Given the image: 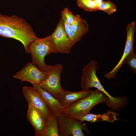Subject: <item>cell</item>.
Listing matches in <instances>:
<instances>
[{
    "label": "cell",
    "instance_id": "9c48e42d",
    "mask_svg": "<svg viewBox=\"0 0 136 136\" xmlns=\"http://www.w3.org/2000/svg\"><path fill=\"white\" fill-rule=\"evenodd\" d=\"M98 69V63L94 60L90 61L84 66L80 80V86L82 90L95 88L100 83L96 74Z\"/></svg>",
    "mask_w": 136,
    "mask_h": 136
},
{
    "label": "cell",
    "instance_id": "3957f363",
    "mask_svg": "<svg viewBox=\"0 0 136 136\" xmlns=\"http://www.w3.org/2000/svg\"><path fill=\"white\" fill-rule=\"evenodd\" d=\"M54 45L51 35L43 38H39L30 45V53L32 63L39 70L47 72L48 65L45 63L44 58L47 55L53 53Z\"/></svg>",
    "mask_w": 136,
    "mask_h": 136
},
{
    "label": "cell",
    "instance_id": "8992f818",
    "mask_svg": "<svg viewBox=\"0 0 136 136\" xmlns=\"http://www.w3.org/2000/svg\"><path fill=\"white\" fill-rule=\"evenodd\" d=\"M51 35L54 45L53 53H70L73 46L65 32L63 21L61 18Z\"/></svg>",
    "mask_w": 136,
    "mask_h": 136
},
{
    "label": "cell",
    "instance_id": "7c38bea8",
    "mask_svg": "<svg viewBox=\"0 0 136 136\" xmlns=\"http://www.w3.org/2000/svg\"><path fill=\"white\" fill-rule=\"evenodd\" d=\"M92 91L90 89L82 90L77 92L66 90L65 93L57 99L63 109L67 108L79 99L88 95Z\"/></svg>",
    "mask_w": 136,
    "mask_h": 136
},
{
    "label": "cell",
    "instance_id": "5bb4252c",
    "mask_svg": "<svg viewBox=\"0 0 136 136\" xmlns=\"http://www.w3.org/2000/svg\"><path fill=\"white\" fill-rule=\"evenodd\" d=\"M119 114L113 111H109L107 113L101 114L88 113L80 120L82 122L87 121L91 123L103 121L113 122L116 120H119L117 118Z\"/></svg>",
    "mask_w": 136,
    "mask_h": 136
},
{
    "label": "cell",
    "instance_id": "44dd1931",
    "mask_svg": "<svg viewBox=\"0 0 136 136\" xmlns=\"http://www.w3.org/2000/svg\"><path fill=\"white\" fill-rule=\"evenodd\" d=\"M61 17L63 18L66 21L71 25L75 20L77 15H74L67 8H64L61 12Z\"/></svg>",
    "mask_w": 136,
    "mask_h": 136
},
{
    "label": "cell",
    "instance_id": "30bf717a",
    "mask_svg": "<svg viewBox=\"0 0 136 136\" xmlns=\"http://www.w3.org/2000/svg\"><path fill=\"white\" fill-rule=\"evenodd\" d=\"M22 91L28 104L38 111L46 120L50 110L46 106L39 93L33 87L28 86L23 87Z\"/></svg>",
    "mask_w": 136,
    "mask_h": 136
},
{
    "label": "cell",
    "instance_id": "8fae6325",
    "mask_svg": "<svg viewBox=\"0 0 136 136\" xmlns=\"http://www.w3.org/2000/svg\"><path fill=\"white\" fill-rule=\"evenodd\" d=\"M26 118L35 130L36 136H43L46 120L41 113L31 105L28 104Z\"/></svg>",
    "mask_w": 136,
    "mask_h": 136
},
{
    "label": "cell",
    "instance_id": "6da1fadb",
    "mask_svg": "<svg viewBox=\"0 0 136 136\" xmlns=\"http://www.w3.org/2000/svg\"><path fill=\"white\" fill-rule=\"evenodd\" d=\"M0 36L14 39L23 45L30 53L31 44L38 39L31 26L24 19L15 15L0 14Z\"/></svg>",
    "mask_w": 136,
    "mask_h": 136
},
{
    "label": "cell",
    "instance_id": "7402d4cb",
    "mask_svg": "<svg viewBox=\"0 0 136 136\" xmlns=\"http://www.w3.org/2000/svg\"><path fill=\"white\" fill-rule=\"evenodd\" d=\"M97 4L98 5L100 4L103 1V0H95Z\"/></svg>",
    "mask_w": 136,
    "mask_h": 136
},
{
    "label": "cell",
    "instance_id": "9a60e30c",
    "mask_svg": "<svg viewBox=\"0 0 136 136\" xmlns=\"http://www.w3.org/2000/svg\"><path fill=\"white\" fill-rule=\"evenodd\" d=\"M57 116L53 112L50 111L46 120L43 136H59L58 131L59 123Z\"/></svg>",
    "mask_w": 136,
    "mask_h": 136
},
{
    "label": "cell",
    "instance_id": "603a6c76",
    "mask_svg": "<svg viewBox=\"0 0 136 136\" xmlns=\"http://www.w3.org/2000/svg\"></svg>",
    "mask_w": 136,
    "mask_h": 136
},
{
    "label": "cell",
    "instance_id": "ba28073f",
    "mask_svg": "<svg viewBox=\"0 0 136 136\" xmlns=\"http://www.w3.org/2000/svg\"><path fill=\"white\" fill-rule=\"evenodd\" d=\"M126 30V40L123 55L119 62L113 69L104 75V77L107 79H112L115 77L117 72L124 63L127 56L132 51L134 50V35L135 30L134 21H132L127 25Z\"/></svg>",
    "mask_w": 136,
    "mask_h": 136
},
{
    "label": "cell",
    "instance_id": "ffe728a7",
    "mask_svg": "<svg viewBox=\"0 0 136 136\" xmlns=\"http://www.w3.org/2000/svg\"><path fill=\"white\" fill-rule=\"evenodd\" d=\"M124 63L128 65L131 71L136 73V55L134 51H132L127 56Z\"/></svg>",
    "mask_w": 136,
    "mask_h": 136
},
{
    "label": "cell",
    "instance_id": "4fadbf2b",
    "mask_svg": "<svg viewBox=\"0 0 136 136\" xmlns=\"http://www.w3.org/2000/svg\"><path fill=\"white\" fill-rule=\"evenodd\" d=\"M33 86V87L40 94L46 106L50 111L53 112L57 115L62 113L63 108L57 98L41 88L38 85Z\"/></svg>",
    "mask_w": 136,
    "mask_h": 136
},
{
    "label": "cell",
    "instance_id": "2e32d148",
    "mask_svg": "<svg viewBox=\"0 0 136 136\" xmlns=\"http://www.w3.org/2000/svg\"><path fill=\"white\" fill-rule=\"evenodd\" d=\"M71 25L73 30L81 39L89 30L86 20L82 19L79 14L77 15L75 20Z\"/></svg>",
    "mask_w": 136,
    "mask_h": 136
},
{
    "label": "cell",
    "instance_id": "d6986e66",
    "mask_svg": "<svg viewBox=\"0 0 136 136\" xmlns=\"http://www.w3.org/2000/svg\"><path fill=\"white\" fill-rule=\"evenodd\" d=\"M117 9L116 6L110 1H103L98 6L97 10L104 11L109 15L115 12Z\"/></svg>",
    "mask_w": 136,
    "mask_h": 136
},
{
    "label": "cell",
    "instance_id": "52a82bcc",
    "mask_svg": "<svg viewBox=\"0 0 136 136\" xmlns=\"http://www.w3.org/2000/svg\"><path fill=\"white\" fill-rule=\"evenodd\" d=\"M48 74V71L42 72L32 62H29L14 74L13 77L21 81L28 82L32 85H39L45 79Z\"/></svg>",
    "mask_w": 136,
    "mask_h": 136
},
{
    "label": "cell",
    "instance_id": "7a4b0ae2",
    "mask_svg": "<svg viewBox=\"0 0 136 136\" xmlns=\"http://www.w3.org/2000/svg\"><path fill=\"white\" fill-rule=\"evenodd\" d=\"M109 98L102 91L96 89L88 95L82 98L67 108L63 109L62 113L73 118L80 120L95 105L101 103L107 105Z\"/></svg>",
    "mask_w": 136,
    "mask_h": 136
},
{
    "label": "cell",
    "instance_id": "ac0fdd59",
    "mask_svg": "<svg viewBox=\"0 0 136 136\" xmlns=\"http://www.w3.org/2000/svg\"><path fill=\"white\" fill-rule=\"evenodd\" d=\"M63 21L65 31L67 34L69 40L73 46L81 39L73 30L71 25L68 23L63 17H61Z\"/></svg>",
    "mask_w": 136,
    "mask_h": 136
},
{
    "label": "cell",
    "instance_id": "277c9868",
    "mask_svg": "<svg viewBox=\"0 0 136 136\" xmlns=\"http://www.w3.org/2000/svg\"><path fill=\"white\" fill-rule=\"evenodd\" d=\"M63 70V66L60 64L48 65L47 76L38 85L57 99L64 94L66 91L62 87L60 83Z\"/></svg>",
    "mask_w": 136,
    "mask_h": 136
},
{
    "label": "cell",
    "instance_id": "e0dca14e",
    "mask_svg": "<svg viewBox=\"0 0 136 136\" xmlns=\"http://www.w3.org/2000/svg\"><path fill=\"white\" fill-rule=\"evenodd\" d=\"M78 7L86 11L90 12L98 10V5L95 0H77Z\"/></svg>",
    "mask_w": 136,
    "mask_h": 136
},
{
    "label": "cell",
    "instance_id": "5b68a950",
    "mask_svg": "<svg viewBox=\"0 0 136 136\" xmlns=\"http://www.w3.org/2000/svg\"><path fill=\"white\" fill-rule=\"evenodd\" d=\"M59 123V136H85L84 130L89 133L87 125L80 120L76 119L63 114L57 116Z\"/></svg>",
    "mask_w": 136,
    "mask_h": 136
}]
</instances>
